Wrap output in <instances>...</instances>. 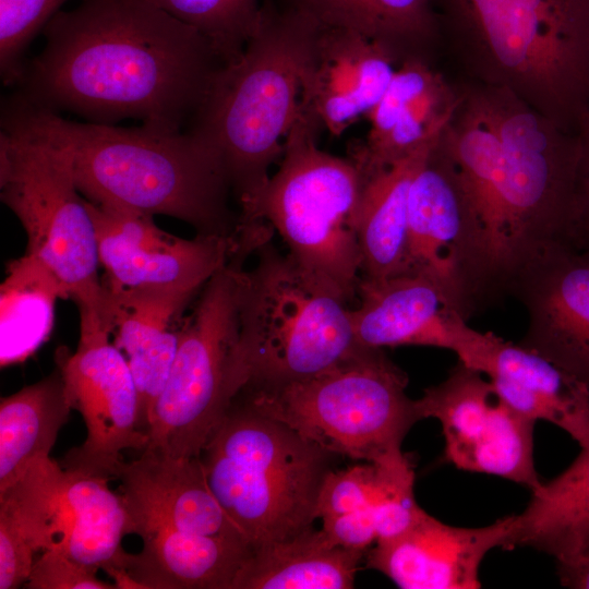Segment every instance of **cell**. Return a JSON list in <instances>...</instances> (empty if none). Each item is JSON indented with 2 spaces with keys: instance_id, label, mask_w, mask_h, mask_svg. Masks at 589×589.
Segmentation results:
<instances>
[{
  "instance_id": "1",
  "label": "cell",
  "mask_w": 589,
  "mask_h": 589,
  "mask_svg": "<svg viewBox=\"0 0 589 589\" xmlns=\"http://www.w3.org/2000/svg\"><path fill=\"white\" fill-rule=\"evenodd\" d=\"M477 84L483 98L465 92L438 140L466 206L472 314L514 294L550 253L580 247L577 131L562 128L505 87Z\"/></svg>"
},
{
  "instance_id": "2",
  "label": "cell",
  "mask_w": 589,
  "mask_h": 589,
  "mask_svg": "<svg viewBox=\"0 0 589 589\" xmlns=\"http://www.w3.org/2000/svg\"><path fill=\"white\" fill-rule=\"evenodd\" d=\"M43 33L14 95L88 122L181 132L224 65L202 34L147 0H81Z\"/></svg>"
},
{
  "instance_id": "3",
  "label": "cell",
  "mask_w": 589,
  "mask_h": 589,
  "mask_svg": "<svg viewBox=\"0 0 589 589\" xmlns=\"http://www.w3.org/2000/svg\"><path fill=\"white\" fill-rule=\"evenodd\" d=\"M1 125L58 148L89 202L175 217L197 235H238L224 168L188 132L68 120L14 94L3 101Z\"/></svg>"
},
{
  "instance_id": "4",
  "label": "cell",
  "mask_w": 589,
  "mask_h": 589,
  "mask_svg": "<svg viewBox=\"0 0 589 589\" xmlns=\"http://www.w3.org/2000/svg\"><path fill=\"white\" fill-rule=\"evenodd\" d=\"M467 80L512 91L564 129L589 109V0H434Z\"/></svg>"
},
{
  "instance_id": "5",
  "label": "cell",
  "mask_w": 589,
  "mask_h": 589,
  "mask_svg": "<svg viewBox=\"0 0 589 589\" xmlns=\"http://www.w3.org/2000/svg\"><path fill=\"white\" fill-rule=\"evenodd\" d=\"M317 23L262 0L241 56L216 73L189 134L220 161L239 206L267 183L298 111L300 74Z\"/></svg>"
},
{
  "instance_id": "6",
  "label": "cell",
  "mask_w": 589,
  "mask_h": 589,
  "mask_svg": "<svg viewBox=\"0 0 589 589\" xmlns=\"http://www.w3.org/2000/svg\"><path fill=\"white\" fill-rule=\"evenodd\" d=\"M322 130L299 109L277 172L239 206V225L267 223L306 279L348 304L361 278L357 212L364 178L350 157L318 148Z\"/></svg>"
},
{
  "instance_id": "7",
  "label": "cell",
  "mask_w": 589,
  "mask_h": 589,
  "mask_svg": "<svg viewBox=\"0 0 589 589\" xmlns=\"http://www.w3.org/2000/svg\"><path fill=\"white\" fill-rule=\"evenodd\" d=\"M334 456L237 395L201 459L213 493L253 551L312 528Z\"/></svg>"
},
{
  "instance_id": "8",
  "label": "cell",
  "mask_w": 589,
  "mask_h": 589,
  "mask_svg": "<svg viewBox=\"0 0 589 589\" xmlns=\"http://www.w3.org/2000/svg\"><path fill=\"white\" fill-rule=\"evenodd\" d=\"M244 268L239 300L236 378L275 387L321 373L354 353L350 309L300 272L271 238Z\"/></svg>"
},
{
  "instance_id": "9",
  "label": "cell",
  "mask_w": 589,
  "mask_h": 589,
  "mask_svg": "<svg viewBox=\"0 0 589 589\" xmlns=\"http://www.w3.org/2000/svg\"><path fill=\"white\" fill-rule=\"evenodd\" d=\"M407 374L382 350L360 346L332 368L275 387L242 388L259 412L335 456L380 464L401 454L420 420Z\"/></svg>"
},
{
  "instance_id": "10",
  "label": "cell",
  "mask_w": 589,
  "mask_h": 589,
  "mask_svg": "<svg viewBox=\"0 0 589 589\" xmlns=\"http://www.w3.org/2000/svg\"><path fill=\"white\" fill-rule=\"evenodd\" d=\"M1 201L27 237L26 254L58 279L80 312V332H111L93 219L68 158L49 143L1 125Z\"/></svg>"
},
{
  "instance_id": "11",
  "label": "cell",
  "mask_w": 589,
  "mask_h": 589,
  "mask_svg": "<svg viewBox=\"0 0 589 589\" xmlns=\"http://www.w3.org/2000/svg\"><path fill=\"white\" fill-rule=\"evenodd\" d=\"M239 250L202 287L183 317L177 352L155 405L146 448L199 457L239 388L236 357L245 260Z\"/></svg>"
},
{
  "instance_id": "12",
  "label": "cell",
  "mask_w": 589,
  "mask_h": 589,
  "mask_svg": "<svg viewBox=\"0 0 589 589\" xmlns=\"http://www.w3.org/2000/svg\"><path fill=\"white\" fill-rule=\"evenodd\" d=\"M414 402L420 420L441 422L446 462L530 491L541 484L533 460L536 421L501 400L482 373L458 361L445 381L428 387Z\"/></svg>"
},
{
  "instance_id": "13",
  "label": "cell",
  "mask_w": 589,
  "mask_h": 589,
  "mask_svg": "<svg viewBox=\"0 0 589 589\" xmlns=\"http://www.w3.org/2000/svg\"><path fill=\"white\" fill-rule=\"evenodd\" d=\"M111 333H80L76 350L57 353L65 395L86 428L84 442L61 460L69 472L116 479L122 452H143L149 437L140 423L139 395L123 352Z\"/></svg>"
},
{
  "instance_id": "14",
  "label": "cell",
  "mask_w": 589,
  "mask_h": 589,
  "mask_svg": "<svg viewBox=\"0 0 589 589\" xmlns=\"http://www.w3.org/2000/svg\"><path fill=\"white\" fill-rule=\"evenodd\" d=\"M85 201L109 289L200 290L243 248L239 235L184 239L160 229L154 216Z\"/></svg>"
},
{
  "instance_id": "15",
  "label": "cell",
  "mask_w": 589,
  "mask_h": 589,
  "mask_svg": "<svg viewBox=\"0 0 589 589\" xmlns=\"http://www.w3.org/2000/svg\"><path fill=\"white\" fill-rule=\"evenodd\" d=\"M404 274L425 277L438 289L446 309L465 320L471 316L466 206L453 165L438 140L410 187Z\"/></svg>"
},
{
  "instance_id": "16",
  "label": "cell",
  "mask_w": 589,
  "mask_h": 589,
  "mask_svg": "<svg viewBox=\"0 0 589 589\" xmlns=\"http://www.w3.org/2000/svg\"><path fill=\"white\" fill-rule=\"evenodd\" d=\"M397 67L361 34L317 24L300 74L299 109L339 136L376 106Z\"/></svg>"
},
{
  "instance_id": "17",
  "label": "cell",
  "mask_w": 589,
  "mask_h": 589,
  "mask_svg": "<svg viewBox=\"0 0 589 589\" xmlns=\"http://www.w3.org/2000/svg\"><path fill=\"white\" fill-rule=\"evenodd\" d=\"M528 328L519 345L589 387V248L563 247L518 284Z\"/></svg>"
},
{
  "instance_id": "18",
  "label": "cell",
  "mask_w": 589,
  "mask_h": 589,
  "mask_svg": "<svg viewBox=\"0 0 589 589\" xmlns=\"http://www.w3.org/2000/svg\"><path fill=\"white\" fill-rule=\"evenodd\" d=\"M516 515L480 528L444 524L425 510L404 533L378 540L366 552V566L402 589H476L479 569L494 548L507 550Z\"/></svg>"
},
{
  "instance_id": "19",
  "label": "cell",
  "mask_w": 589,
  "mask_h": 589,
  "mask_svg": "<svg viewBox=\"0 0 589 589\" xmlns=\"http://www.w3.org/2000/svg\"><path fill=\"white\" fill-rule=\"evenodd\" d=\"M461 98L452 83L425 59L401 62L376 106L365 117L366 137L353 143L350 157L364 179L436 140Z\"/></svg>"
},
{
  "instance_id": "20",
  "label": "cell",
  "mask_w": 589,
  "mask_h": 589,
  "mask_svg": "<svg viewBox=\"0 0 589 589\" xmlns=\"http://www.w3.org/2000/svg\"><path fill=\"white\" fill-rule=\"evenodd\" d=\"M116 479L135 534L147 526H164L250 546L213 493L201 456L177 458L145 448L136 459L123 461Z\"/></svg>"
},
{
  "instance_id": "21",
  "label": "cell",
  "mask_w": 589,
  "mask_h": 589,
  "mask_svg": "<svg viewBox=\"0 0 589 589\" xmlns=\"http://www.w3.org/2000/svg\"><path fill=\"white\" fill-rule=\"evenodd\" d=\"M105 288L113 342L128 360L139 395L140 423L148 434L155 405L177 352L184 312L201 289Z\"/></svg>"
},
{
  "instance_id": "22",
  "label": "cell",
  "mask_w": 589,
  "mask_h": 589,
  "mask_svg": "<svg viewBox=\"0 0 589 589\" xmlns=\"http://www.w3.org/2000/svg\"><path fill=\"white\" fill-rule=\"evenodd\" d=\"M65 470L50 457L0 491V589L25 585L38 551L67 532Z\"/></svg>"
},
{
  "instance_id": "23",
  "label": "cell",
  "mask_w": 589,
  "mask_h": 589,
  "mask_svg": "<svg viewBox=\"0 0 589 589\" xmlns=\"http://www.w3.org/2000/svg\"><path fill=\"white\" fill-rule=\"evenodd\" d=\"M359 304L350 318L359 345L371 348L402 345L450 350V310L425 277L401 274L384 279L360 278Z\"/></svg>"
},
{
  "instance_id": "24",
  "label": "cell",
  "mask_w": 589,
  "mask_h": 589,
  "mask_svg": "<svg viewBox=\"0 0 589 589\" xmlns=\"http://www.w3.org/2000/svg\"><path fill=\"white\" fill-rule=\"evenodd\" d=\"M137 536L141 551L125 552L111 567L125 568L141 589H232L252 553L244 544L164 526L144 527Z\"/></svg>"
},
{
  "instance_id": "25",
  "label": "cell",
  "mask_w": 589,
  "mask_h": 589,
  "mask_svg": "<svg viewBox=\"0 0 589 589\" xmlns=\"http://www.w3.org/2000/svg\"><path fill=\"white\" fill-rule=\"evenodd\" d=\"M449 326L450 350L461 363L490 380H503L531 392L572 430L589 423L586 384L519 344L471 328L456 312L450 314Z\"/></svg>"
},
{
  "instance_id": "26",
  "label": "cell",
  "mask_w": 589,
  "mask_h": 589,
  "mask_svg": "<svg viewBox=\"0 0 589 589\" xmlns=\"http://www.w3.org/2000/svg\"><path fill=\"white\" fill-rule=\"evenodd\" d=\"M327 27L361 34L389 52L434 62L442 44L434 0H275Z\"/></svg>"
},
{
  "instance_id": "27",
  "label": "cell",
  "mask_w": 589,
  "mask_h": 589,
  "mask_svg": "<svg viewBox=\"0 0 589 589\" xmlns=\"http://www.w3.org/2000/svg\"><path fill=\"white\" fill-rule=\"evenodd\" d=\"M438 137L364 179L357 212L361 278L404 274L410 187Z\"/></svg>"
},
{
  "instance_id": "28",
  "label": "cell",
  "mask_w": 589,
  "mask_h": 589,
  "mask_svg": "<svg viewBox=\"0 0 589 589\" xmlns=\"http://www.w3.org/2000/svg\"><path fill=\"white\" fill-rule=\"evenodd\" d=\"M366 552L335 545L313 527L252 551L232 589H349Z\"/></svg>"
},
{
  "instance_id": "29",
  "label": "cell",
  "mask_w": 589,
  "mask_h": 589,
  "mask_svg": "<svg viewBox=\"0 0 589 589\" xmlns=\"http://www.w3.org/2000/svg\"><path fill=\"white\" fill-rule=\"evenodd\" d=\"M529 546L570 562L589 548V446L556 478L531 491L507 550Z\"/></svg>"
},
{
  "instance_id": "30",
  "label": "cell",
  "mask_w": 589,
  "mask_h": 589,
  "mask_svg": "<svg viewBox=\"0 0 589 589\" xmlns=\"http://www.w3.org/2000/svg\"><path fill=\"white\" fill-rule=\"evenodd\" d=\"M71 406L61 370L1 398L0 491L49 458Z\"/></svg>"
},
{
  "instance_id": "31",
  "label": "cell",
  "mask_w": 589,
  "mask_h": 589,
  "mask_svg": "<svg viewBox=\"0 0 589 589\" xmlns=\"http://www.w3.org/2000/svg\"><path fill=\"white\" fill-rule=\"evenodd\" d=\"M108 480L65 471L69 525L59 540L71 557L103 570L119 563L125 552L123 537L134 533L127 500L109 488Z\"/></svg>"
},
{
  "instance_id": "32",
  "label": "cell",
  "mask_w": 589,
  "mask_h": 589,
  "mask_svg": "<svg viewBox=\"0 0 589 589\" xmlns=\"http://www.w3.org/2000/svg\"><path fill=\"white\" fill-rule=\"evenodd\" d=\"M63 299L56 276L32 255L11 261L0 287L1 366L23 362L49 337Z\"/></svg>"
},
{
  "instance_id": "33",
  "label": "cell",
  "mask_w": 589,
  "mask_h": 589,
  "mask_svg": "<svg viewBox=\"0 0 589 589\" xmlns=\"http://www.w3.org/2000/svg\"><path fill=\"white\" fill-rule=\"evenodd\" d=\"M193 27L213 46L224 65L236 61L249 40L260 0H147Z\"/></svg>"
},
{
  "instance_id": "34",
  "label": "cell",
  "mask_w": 589,
  "mask_h": 589,
  "mask_svg": "<svg viewBox=\"0 0 589 589\" xmlns=\"http://www.w3.org/2000/svg\"><path fill=\"white\" fill-rule=\"evenodd\" d=\"M374 465L376 489L372 510L378 541L404 533L424 510L414 498V471L407 455L401 453Z\"/></svg>"
},
{
  "instance_id": "35",
  "label": "cell",
  "mask_w": 589,
  "mask_h": 589,
  "mask_svg": "<svg viewBox=\"0 0 589 589\" xmlns=\"http://www.w3.org/2000/svg\"><path fill=\"white\" fill-rule=\"evenodd\" d=\"M68 0H0V73L4 85H16L35 36Z\"/></svg>"
},
{
  "instance_id": "36",
  "label": "cell",
  "mask_w": 589,
  "mask_h": 589,
  "mask_svg": "<svg viewBox=\"0 0 589 589\" xmlns=\"http://www.w3.org/2000/svg\"><path fill=\"white\" fill-rule=\"evenodd\" d=\"M375 489L376 467L372 462L329 470L318 492L317 518H329L372 505Z\"/></svg>"
},
{
  "instance_id": "37",
  "label": "cell",
  "mask_w": 589,
  "mask_h": 589,
  "mask_svg": "<svg viewBox=\"0 0 589 589\" xmlns=\"http://www.w3.org/2000/svg\"><path fill=\"white\" fill-rule=\"evenodd\" d=\"M96 568L71 557L58 541L35 560L25 588L112 589L113 584L97 577Z\"/></svg>"
},
{
  "instance_id": "38",
  "label": "cell",
  "mask_w": 589,
  "mask_h": 589,
  "mask_svg": "<svg viewBox=\"0 0 589 589\" xmlns=\"http://www.w3.org/2000/svg\"><path fill=\"white\" fill-rule=\"evenodd\" d=\"M322 521V530L335 545L368 552L377 540L372 505Z\"/></svg>"
},
{
  "instance_id": "39",
  "label": "cell",
  "mask_w": 589,
  "mask_h": 589,
  "mask_svg": "<svg viewBox=\"0 0 589 589\" xmlns=\"http://www.w3.org/2000/svg\"><path fill=\"white\" fill-rule=\"evenodd\" d=\"M577 133L580 152L576 180V219L579 243L589 248V109L581 116Z\"/></svg>"
},
{
  "instance_id": "40",
  "label": "cell",
  "mask_w": 589,
  "mask_h": 589,
  "mask_svg": "<svg viewBox=\"0 0 589 589\" xmlns=\"http://www.w3.org/2000/svg\"><path fill=\"white\" fill-rule=\"evenodd\" d=\"M562 586L574 589H589V548L570 562L556 563Z\"/></svg>"
}]
</instances>
